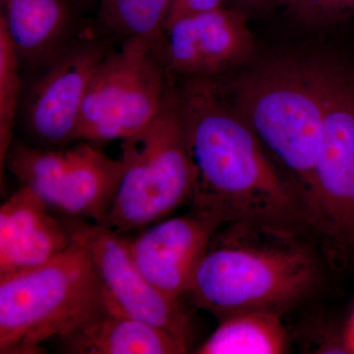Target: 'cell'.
<instances>
[{
	"instance_id": "cell-1",
	"label": "cell",
	"mask_w": 354,
	"mask_h": 354,
	"mask_svg": "<svg viewBox=\"0 0 354 354\" xmlns=\"http://www.w3.org/2000/svg\"><path fill=\"white\" fill-rule=\"evenodd\" d=\"M177 91L197 177L191 213L218 227L239 221H281L304 212L281 174L216 78H188Z\"/></svg>"
},
{
	"instance_id": "cell-2",
	"label": "cell",
	"mask_w": 354,
	"mask_h": 354,
	"mask_svg": "<svg viewBox=\"0 0 354 354\" xmlns=\"http://www.w3.org/2000/svg\"><path fill=\"white\" fill-rule=\"evenodd\" d=\"M276 223L239 221L216 232L188 297L218 321L247 310H279L304 295L316 274L311 253Z\"/></svg>"
},
{
	"instance_id": "cell-3",
	"label": "cell",
	"mask_w": 354,
	"mask_h": 354,
	"mask_svg": "<svg viewBox=\"0 0 354 354\" xmlns=\"http://www.w3.org/2000/svg\"><path fill=\"white\" fill-rule=\"evenodd\" d=\"M232 104L288 171L302 205L321 145L324 101L316 57L270 60L235 79Z\"/></svg>"
},
{
	"instance_id": "cell-4",
	"label": "cell",
	"mask_w": 354,
	"mask_h": 354,
	"mask_svg": "<svg viewBox=\"0 0 354 354\" xmlns=\"http://www.w3.org/2000/svg\"><path fill=\"white\" fill-rule=\"evenodd\" d=\"M80 242L32 269L0 276V353H43V344L82 327L109 306Z\"/></svg>"
},
{
	"instance_id": "cell-5",
	"label": "cell",
	"mask_w": 354,
	"mask_h": 354,
	"mask_svg": "<svg viewBox=\"0 0 354 354\" xmlns=\"http://www.w3.org/2000/svg\"><path fill=\"white\" fill-rule=\"evenodd\" d=\"M121 149L122 178L99 225L120 234L141 230L190 201L197 171L177 91L167 90L155 118L141 131L123 140Z\"/></svg>"
},
{
	"instance_id": "cell-6",
	"label": "cell",
	"mask_w": 354,
	"mask_h": 354,
	"mask_svg": "<svg viewBox=\"0 0 354 354\" xmlns=\"http://www.w3.org/2000/svg\"><path fill=\"white\" fill-rule=\"evenodd\" d=\"M324 101L322 145L305 216L344 252H354V69L334 57H316Z\"/></svg>"
},
{
	"instance_id": "cell-7",
	"label": "cell",
	"mask_w": 354,
	"mask_h": 354,
	"mask_svg": "<svg viewBox=\"0 0 354 354\" xmlns=\"http://www.w3.org/2000/svg\"><path fill=\"white\" fill-rule=\"evenodd\" d=\"M93 261L109 304L122 313L165 330L189 349L190 320L180 299L165 295L146 278L121 234L78 218L65 223Z\"/></svg>"
},
{
	"instance_id": "cell-8",
	"label": "cell",
	"mask_w": 354,
	"mask_h": 354,
	"mask_svg": "<svg viewBox=\"0 0 354 354\" xmlns=\"http://www.w3.org/2000/svg\"><path fill=\"white\" fill-rule=\"evenodd\" d=\"M109 51L95 39L69 41L38 67L24 104L32 136L51 146L74 141L88 85Z\"/></svg>"
},
{
	"instance_id": "cell-9",
	"label": "cell",
	"mask_w": 354,
	"mask_h": 354,
	"mask_svg": "<svg viewBox=\"0 0 354 354\" xmlns=\"http://www.w3.org/2000/svg\"><path fill=\"white\" fill-rule=\"evenodd\" d=\"M153 46L165 69L187 78H216L246 64L255 51L246 16L223 7L165 25Z\"/></svg>"
},
{
	"instance_id": "cell-10",
	"label": "cell",
	"mask_w": 354,
	"mask_h": 354,
	"mask_svg": "<svg viewBox=\"0 0 354 354\" xmlns=\"http://www.w3.org/2000/svg\"><path fill=\"white\" fill-rule=\"evenodd\" d=\"M218 228L190 212L158 221L129 241V248L139 269L158 290L181 299Z\"/></svg>"
},
{
	"instance_id": "cell-11",
	"label": "cell",
	"mask_w": 354,
	"mask_h": 354,
	"mask_svg": "<svg viewBox=\"0 0 354 354\" xmlns=\"http://www.w3.org/2000/svg\"><path fill=\"white\" fill-rule=\"evenodd\" d=\"M35 191L21 186L0 207V276L48 262L71 244L65 223Z\"/></svg>"
},
{
	"instance_id": "cell-12",
	"label": "cell",
	"mask_w": 354,
	"mask_h": 354,
	"mask_svg": "<svg viewBox=\"0 0 354 354\" xmlns=\"http://www.w3.org/2000/svg\"><path fill=\"white\" fill-rule=\"evenodd\" d=\"M76 147L73 164L58 184L50 207L74 218L100 223L113 205L124 164L121 158L113 160L90 142Z\"/></svg>"
},
{
	"instance_id": "cell-13",
	"label": "cell",
	"mask_w": 354,
	"mask_h": 354,
	"mask_svg": "<svg viewBox=\"0 0 354 354\" xmlns=\"http://www.w3.org/2000/svg\"><path fill=\"white\" fill-rule=\"evenodd\" d=\"M71 354H181L188 348L162 329L111 304L71 334L58 339Z\"/></svg>"
},
{
	"instance_id": "cell-14",
	"label": "cell",
	"mask_w": 354,
	"mask_h": 354,
	"mask_svg": "<svg viewBox=\"0 0 354 354\" xmlns=\"http://www.w3.org/2000/svg\"><path fill=\"white\" fill-rule=\"evenodd\" d=\"M152 48L147 39L131 38L123 39L118 50L109 51L88 85L74 141L95 143L99 133L127 97Z\"/></svg>"
},
{
	"instance_id": "cell-15",
	"label": "cell",
	"mask_w": 354,
	"mask_h": 354,
	"mask_svg": "<svg viewBox=\"0 0 354 354\" xmlns=\"http://www.w3.org/2000/svg\"><path fill=\"white\" fill-rule=\"evenodd\" d=\"M0 22L21 62L38 68L68 44L71 10L66 0H0Z\"/></svg>"
},
{
	"instance_id": "cell-16",
	"label": "cell",
	"mask_w": 354,
	"mask_h": 354,
	"mask_svg": "<svg viewBox=\"0 0 354 354\" xmlns=\"http://www.w3.org/2000/svg\"><path fill=\"white\" fill-rule=\"evenodd\" d=\"M288 335L281 311L255 309L223 318L198 354H281L288 351Z\"/></svg>"
},
{
	"instance_id": "cell-17",
	"label": "cell",
	"mask_w": 354,
	"mask_h": 354,
	"mask_svg": "<svg viewBox=\"0 0 354 354\" xmlns=\"http://www.w3.org/2000/svg\"><path fill=\"white\" fill-rule=\"evenodd\" d=\"M76 152L77 147L66 150H44L13 142L3 165L21 186L31 188L50 206L58 184L73 164Z\"/></svg>"
},
{
	"instance_id": "cell-18",
	"label": "cell",
	"mask_w": 354,
	"mask_h": 354,
	"mask_svg": "<svg viewBox=\"0 0 354 354\" xmlns=\"http://www.w3.org/2000/svg\"><path fill=\"white\" fill-rule=\"evenodd\" d=\"M171 0H102L100 19L123 39L139 38L153 44L164 30Z\"/></svg>"
},
{
	"instance_id": "cell-19",
	"label": "cell",
	"mask_w": 354,
	"mask_h": 354,
	"mask_svg": "<svg viewBox=\"0 0 354 354\" xmlns=\"http://www.w3.org/2000/svg\"><path fill=\"white\" fill-rule=\"evenodd\" d=\"M20 58L6 26L0 22V165L13 143V130L20 109L22 81Z\"/></svg>"
},
{
	"instance_id": "cell-20",
	"label": "cell",
	"mask_w": 354,
	"mask_h": 354,
	"mask_svg": "<svg viewBox=\"0 0 354 354\" xmlns=\"http://www.w3.org/2000/svg\"><path fill=\"white\" fill-rule=\"evenodd\" d=\"M288 12L305 26L330 27L354 16V0H290Z\"/></svg>"
},
{
	"instance_id": "cell-21",
	"label": "cell",
	"mask_w": 354,
	"mask_h": 354,
	"mask_svg": "<svg viewBox=\"0 0 354 354\" xmlns=\"http://www.w3.org/2000/svg\"><path fill=\"white\" fill-rule=\"evenodd\" d=\"M223 0H171L165 24L196 14L209 12L223 7Z\"/></svg>"
},
{
	"instance_id": "cell-22",
	"label": "cell",
	"mask_w": 354,
	"mask_h": 354,
	"mask_svg": "<svg viewBox=\"0 0 354 354\" xmlns=\"http://www.w3.org/2000/svg\"><path fill=\"white\" fill-rule=\"evenodd\" d=\"M239 4L254 11H266L274 7H288L290 0H236Z\"/></svg>"
}]
</instances>
